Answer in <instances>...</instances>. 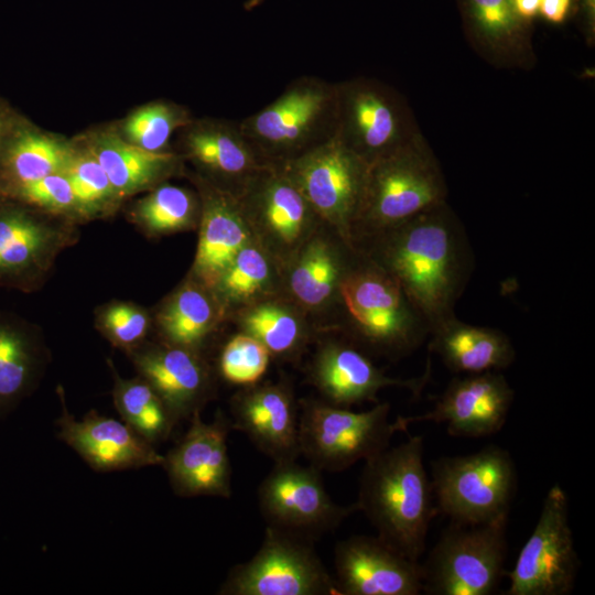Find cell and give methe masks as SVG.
<instances>
[{"label":"cell","mask_w":595,"mask_h":595,"mask_svg":"<svg viewBox=\"0 0 595 595\" xmlns=\"http://www.w3.org/2000/svg\"><path fill=\"white\" fill-rule=\"evenodd\" d=\"M357 251L399 283L430 333L455 316L474 269L467 234L447 202L371 238Z\"/></svg>","instance_id":"obj_1"},{"label":"cell","mask_w":595,"mask_h":595,"mask_svg":"<svg viewBox=\"0 0 595 595\" xmlns=\"http://www.w3.org/2000/svg\"><path fill=\"white\" fill-rule=\"evenodd\" d=\"M423 454V437L414 435L366 459L355 501L380 539L416 562L439 511Z\"/></svg>","instance_id":"obj_2"},{"label":"cell","mask_w":595,"mask_h":595,"mask_svg":"<svg viewBox=\"0 0 595 595\" xmlns=\"http://www.w3.org/2000/svg\"><path fill=\"white\" fill-rule=\"evenodd\" d=\"M447 185L425 137L408 143L369 166L363 205L353 229L359 246L446 201Z\"/></svg>","instance_id":"obj_3"},{"label":"cell","mask_w":595,"mask_h":595,"mask_svg":"<svg viewBox=\"0 0 595 595\" xmlns=\"http://www.w3.org/2000/svg\"><path fill=\"white\" fill-rule=\"evenodd\" d=\"M239 123L261 162L282 166L335 137V83L310 75L298 77Z\"/></svg>","instance_id":"obj_4"},{"label":"cell","mask_w":595,"mask_h":595,"mask_svg":"<svg viewBox=\"0 0 595 595\" xmlns=\"http://www.w3.org/2000/svg\"><path fill=\"white\" fill-rule=\"evenodd\" d=\"M339 303L355 337L378 354L405 356L430 335L399 283L360 252L340 284Z\"/></svg>","instance_id":"obj_5"},{"label":"cell","mask_w":595,"mask_h":595,"mask_svg":"<svg viewBox=\"0 0 595 595\" xmlns=\"http://www.w3.org/2000/svg\"><path fill=\"white\" fill-rule=\"evenodd\" d=\"M299 407L301 455L321 472H340L375 456L399 432L388 402L361 412L314 399L300 400Z\"/></svg>","instance_id":"obj_6"},{"label":"cell","mask_w":595,"mask_h":595,"mask_svg":"<svg viewBox=\"0 0 595 595\" xmlns=\"http://www.w3.org/2000/svg\"><path fill=\"white\" fill-rule=\"evenodd\" d=\"M431 484L437 510L454 523H488L509 513L516 466L508 451L490 445L474 454L437 458Z\"/></svg>","instance_id":"obj_7"},{"label":"cell","mask_w":595,"mask_h":595,"mask_svg":"<svg viewBox=\"0 0 595 595\" xmlns=\"http://www.w3.org/2000/svg\"><path fill=\"white\" fill-rule=\"evenodd\" d=\"M335 137L369 165L394 152L420 128L405 98L370 77L335 83Z\"/></svg>","instance_id":"obj_8"},{"label":"cell","mask_w":595,"mask_h":595,"mask_svg":"<svg viewBox=\"0 0 595 595\" xmlns=\"http://www.w3.org/2000/svg\"><path fill=\"white\" fill-rule=\"evenodd\" d=\"M508 516L483 524L454 523L421 564L423 591L432 595H488L504 571Z\"/></svg>","instance_id":"obj_9"},{"label":"cell","mask_w":595,"mask_h":595,"mask_svg":"<svg viewBox=\"0 0 595 595\" xmlns=\"http://www.w3.org/2000/svg\"><path fill=\"white\" fill-rule=\"evenodd\" d=\"M311 539L268 526L255 555L235 565L223 595H339Z\"/></svg>","instance_id":"obj_10"},{"label":"cell","mask_w":595,"mask_h":595,"mask_svg":"<svg viewBox=\"0 0 595 595\" xmlns=\"http://www.w3.org/2000/svg\"><path fill=\"white\" fill-rule=\"evenodd\" d=\"M369 166L334 137L278 167L300 190L322 221L355 249L353 229L363 205Z\"/></svg>","instance_id":"obj_11"},{"label":"cell","mask_w":595,"mask_h":595,"mask_svg":"<svg viewBox=\"0 0 595 595\" xmlns=\"http://www.w3.org/2000/svg\"><path fill=\"white\" fill-rule=\"evenodd\" d=\"M251 236L283 270L324 224L278 166L264 165L236 196Z\"/></svg>","instance_id":"obj_12"},{"label":"cell","mask_w":595,"mask_h":595,"mask_svg":"<svg viewBox=\"0 0 595 595\" xmlns=\"http://www.w3.org/2000/svg\"><path fill=\"white\" fill-rule=\"evenodd\" d=\"M578 567L569 521V500L560 485L543 500L536 527L508 572L507 595H566Z\"/></svg>","instance_id":"obj_13"},{"label":"cell","mask_w":595,"mask_h":595,"mask_svg":"<svg viewBox=\"0 0 595 595\" xmlns=\"http://www.w3.org/2000/svg\"><path fill=\"white\" fill-rule=\"evenodd\" d=\"M321 474L296 461L274 463L258 489L259 508L268 526L315 540L358 511L356 502L336 504Z\"/></svg>","instance_id":"obj_14"},{"label":"cell","mask_w":595,"mask_h":595,"mask_svg":"<svg viewBox=\"0 0 595 595\" xmlns=\"http://www.w3.org/2000/svg\"><path fill=\"white\" fill-rule=\"evenodd\" d=\"M513 390L498 371L454 378L434 404L415 416L396 419L400 432L416 422L444 423L453 436L479 437L498 432L513 401Z\"/></svg>","instance_id":"obj_15"},{"label":"cell","mask_w":595,"mask_h":595,"mask_svg":"<svg viewBox=\"0 0 595 595\" xmlns=\"http://www.w3.org/2000/svg\"><path fill=\"white\" fill-rule=\"evenodd\" d=\"M183 439L166 454L165 469L173 491L182 497L231 495V466L227 439L230 420L218 411L212 422L201 411L190 418Z\"/></svg>","instance_id":"obj_16"},{"label":"cell","mask_w":595,"mask_h":595,"mask_svg":"<svg viewBox=\"0 0 595 595\" xmlns=\"http://www.w3.org/2000/svg\"><path fill=\"white\" fill-rule=\"evenodd\" d=\"M231 430L244 433L273 463L296 461L300 407L286 381L242 387L230 400Z\"/></svg>","instance_id":"obj_17"},{"label":"cell","mask_w":595,"mask_h":595,"mask_svg":"<svg viewBox=\"0 0 595 595\" xmlns=\"http://www.w3.org/2000/svg\"><path fill=\"white\" fill-rule=\"evenodd\" d=\"M339 595H418L423 591L421 564L382 539L351 536L334 549Z\"/></svg>","instance_id":"obj_18"},{"label":"cell","mask_w":595,"mask_h":595,"mask_svg":"<svg viewBox=\"0 0 595 595\" xmlns=\"http://www.w3.org/2000/svg\"><path fill=\"white\" fill-rule=\"evenodd\" d=\"M431 375L400 379L386 376L364 353L351 344L326 340L316 348L309 365L307 378L327 403L349 408L363 402H378V392L400 387L419 396Z\"/></svg>","instance_id":"obj_19"},{"label":"cell","mask_w":595,"mask_h":595,"mask_svg":"<svg viewBox=\"0 0 595 595\" xmlns=\"http://www.w3.org/2000/svg\"><path fill=\"white\" fill-rule=\"evenodd\" d=\"M359 252L323 224L283 270V294L306 313L339 303L340 284Z\"/></svg>","instance_id":"obj_20"},{"label":"cell","mask_w":595,"mask_h":595,"mask_svg":"<svg viewBox=\"0 0 595 595\" xmlns=\"http://www.w3.org/2000/svg\"><path fill=\"white\" fill-rule=\"evenodd\" d=\"M56 421L57 437L72 447L93 469L113 472L162 466L164 455L123 421L90 411L76 420L63 401Z\"/></svg>","instance_id":"obj_21"},{"label":"cell","mask_w":595,"mask_h":595,"mask_svg":"<svg viewBox=\"0 0 595 595\" xmlns=\"http://www.w3.org/2000/svg\"><path fill=\"white\" fill-rule=\"evenodd\" d=\"M467 42L497 68L530 69L537 64L533 22L523 20L512 0H456Z\"/></svg>","instance_id":"obj_22"},{"label":"cell","mask_w":595,"mask_h":595,"mask_svg":"<svg viewBox=\"0 0 595 595\" xmlns=\"http://www.w3.org/2000/svg\"><path fill=\"white\" fill-rule=\"evenodd\" d=\"M184 127V155L204 173L201 177L235 197L266 165L245 137L239 121H190Z\"/></svg>","instance_id":"obj_23"},{"label":"cell","mask_w":595,"mask_h":595,"mask_svg":"<svg viewBox=\"0 0 595 595\" xmlns=\"http://www.w3.org/2000/svg\"><path fill=\"white\" fill-rule=\"evenodd\" d=\"M132 360L176 424L201 411L210 397V370L197 350L165 343L134 351Z\"/></svg>","instance_id":"obj_24"},{"label":"cell","mask_w":595,"mask_h":595,"mask_svg":"<svg viewBox=\"0 0 595 595\" xmlns=\"http://www.w3.org/2000/svg\"><path fill=\"white\" fill-rule=\"evenodd\" d=\"M196 184L201 216L192 278L212 290L223 271L252 236L234 195L201 176Z\"/></svg>","instance_id":"obj_25"},{"label":"cell","mask_w":595,"mask_h":595,"mask_svg":"<svg viewBox=\"0 0 595 595\" xmlns=\"http://www.w3.org/2000/svg\"><path fill=\"white\" fill-rule=\"evenodd\" d=\"M430 336V350L457 374L498 371L515 360V348L504 332L470 325L456 316L434 328Z\"/></svg>","instance_id":"obj_26"},{"label":"cell","mask_w":595,"mask_h":595,"mask_svg":"<svg viewBox=\"0 0 595 595\" xmlns=\"http://www.w3.org/2000/svg\"><path fill=\"white\" fill-rule=\"evenodd\" d=\"M306 312L284 294L271 296L236 312L241 333L259 340L271 357L296 360L311 340Z\"/></svg>","instance_id":"obj_27"},{"label":"cell","mask_w":595,"mask_h":595,"mask_svg":"<svg viewBox=\"0 0 595 595\" xmlns=\"http://www.w3.org/2000/svg\"><path fill=\"white\" fill-rule=\"evenodd\" d=\"M212 291L226 318L256 302L283 294V273L252 238L237 252Z\"/></svg>","instance_id":"obj_28"},{"label":"cell","mask_w":595,"mask_h":595,"mask_svg":"<svg viewBox=\"0 0 595 595\" xmlns=\"http://www.w3.org/2000/svg\"><path fill=\"white\" fill-rule=\"evenodd\" d=\"M225 318L214 292L191 278L163 304L158 324L167 344L197 350Z\"/></svg>","instance_id":"obj_29"},{"label":"cell","mask_w":595,"mask_h":595,"mask_svg":"<svg viewBox=\"0 0 595 595\" xmlns=\"http://www.w3.org/2000/svg\"><path fill=\"white\" fill-rule=\"evenodd\" d=\"M90 153L106 172L117 195L153 185L174 172L180 161L171 151H147L115 134L98 137Z\"/></svg>","instance_id":"obj_30"},{"label":"cell","mask_w":595,"mask_h":595,"mask_svg":"<svg viewBox=\"0 0 595 595\" xmlns=\"http://www.w3.org/2000/svg\"><path fill=\"white\" fill-rule=\"evenodd\" d=\"M113 402L122 421L151 444L165 441L176 425L155 390L143 379L115 375Z\"/></svg>","instance_id":"obj_31"},{"label":"cell","mask_w":595,"mask_h":595,"mask_svg":"<svg viewBox=\"0 0 595 595\" xmlns=\"http://www.w3.org/2000/svg\"><path fill=\"white\" fill-rule=\"evenodd\" d=\"M201 199L187 188L161 184L134 209L138 223L153 235H167L198 225Z\"/></svg>","instance_id":"obj_32"},{"label":"cell","mask_w":595,"mask_h":595,"mask_svg":"<svg viewBox=\"0 0 595 595\" xmlns=\"http://www.w3.org/2000/svg\"><path fill=\"white\" fill-rule=\"evenodd\" d=\"M52 238L48 228L25 214L0 215V273L29 268L45 252Z\"/></svg>","instance_id":"obj_33"},{"label":"cell","mask_w":595,"mask_h":595,"mask_svg":"<svg viewBox=\"0 0 595 595\" xmlns=\"http://www.w3.org/2000/svg\"><path fill=\"white\" fill-rule=\"evenodd\" d=\"M73 159L74 154L66 144L33 132L20 136L9 152L10 169L21 185L65 172Z\"/></svg>","instance_id":"obj_34"},{"label":"cell","mask_w":595,"mask_h":595,"mask_svg":"<svg viewBox=\"0 0 595 595\" xmlns=\"http://www.w3.org/2000/svg\"><path fill=\"white\" fill-rule=\"evenodd\" d=\"M191 120L184 109L167 102H153L134 111L123 131L130 143L151 152L167 151L169 140L177 128Z\"/></svg>","instance_id":"obj_35"},{"label":"cell","mask_w":595,"mask_h":595,"mask_svg":"<svg viewBox=\"0 0 595 595\" xmlns=\"http://www.w3.org/2000/svg\"><path fill=\"white\" fill-rule=\"evenodd\" d=\"M34 355L28 340L0 325V414L19 399L31 380Z\"/></svg>","instance_id":"obj_36"},{"label":"cell","mask_w":595,"mask_h":595,"mask_svg":"<svg viewBox=\"0 0 595 595\" xmlns=\"http://www.w3.org/2000/svg\"><path fill=\"white\" fill-rule=\"evenodd\" d=\"M271 355L255 337L240 333L232 336L219 356L221 377L234 385L258 383L268 370Z\"/></svg>","instance_id":"obj_37"},{"label":"cell","mask_w":595,"mask_h":595,"mask_svg":"<svg viewBox=\"0 0 595 595\" xmlns=\"http://www.w3.org/2000/svg\"><path fill=\"white\" fill-rule=\"evenodd\" d=\"M65 174L80 207L93 208L116 195L106 172L90 152L74 156Z\"/></svg>","instance_id":"obj_38"},{"label":"cell","mask_w":595,"mask_h":595,"mask_svg":"<svg viewBox=\"0 0 595 595\" xmlns=\"http://www.w3.org/2000/svg\"><path fill=\"white\" fill-rule=\"evenodd\" d=\"M101 327L117 345L132 347L147 334L149 317L136 305L116 303L102 312Z\"/></svg>","instance_id":"obj_39"},{"label":"cell","mask_w":595,"mask_h":595,"mask_svg":"<svg viewBox=\"0 0 595 595\" xmlns=\"http://www.w3.org/2000/svg\"><path fill=\"white\" fill-rule=\"evenodd\" d=\"M20 192L31 204L50 210H66L77 205L65 172L53 173L40 180L22 184Z\"/></svg>","instance_id":"obj_40"},{"label":"cell","mask_w":595,"mask_h":595,"mask_svg":"<svg viewBox=\"0 0 595 595\" xmlns=\"http://www.w3.org/2000/svg\"><path fill=\"white\" fill-rule=\"evenodd\" d=\"M576 26L588 47L595 46V0H573Z\"/></svg>","instance_id":"obj_41"},{"label":"cell","mask_w":595,"mask_h":595,"mask_svg":"<svg viewBox=\"0 0 595 595\" xmlns=\"http://www.w3.org/2000/svg\"><path fill=\"white\" fill-rule=\"evenodd\" d=\"M572 14L573 0H540L539 15L551 24H563Z\"/></svg>","instance_id":"obj_42"},{"label":"cell","mask_w":595,"mask_h":595,"mask_svg":"<svg viewBox=\"0 0 595 595\" xmlns=\"http://www.w3.org/2000/svg\"><path fill=\"white\" fill-rule=\"evenodd\" d=\"M517 13L526 21L533 22L539 15L540 0H512Z\"/></svg>","instance_id":"obj_43"},{"label":"cell","mask_w":595,"mask_h":595,"mask_svg":"<svg viewBox=\"0 0 595 595\" xmlns=\"http://www.w3.org/2000/svg\"><path fill=\"white\" fill-rule=\"evenodd\" d=\"M266 0H245L244 1V9L246 11H252L260 7Z\"/></svg>","instance_id":"obj_44"}]
</instances>
